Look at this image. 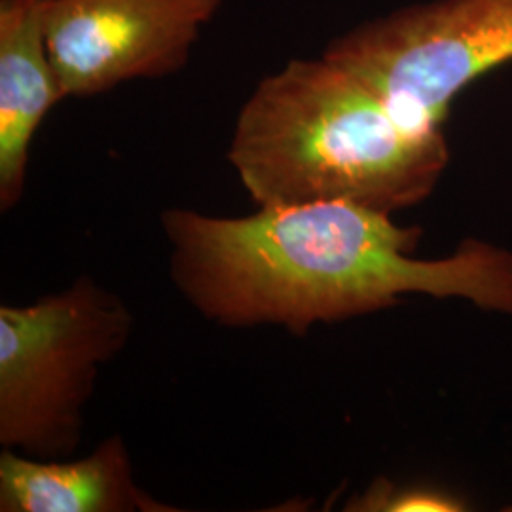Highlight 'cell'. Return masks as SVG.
I'll use <instances>...</instances> for the list:
<instances>
[{"label":"cell","instance_id":"obj_8","mask_svg":"<svg viewBox=\"0 0 512 512\" xmlns=\"http://www.w3.org/2000/svg\"><path fill=\"white\" fill-rule=\"evenodd\" d=\"M463 501L431 486H395L378 480L365 494L349 503L348 511L359 512H458Z\"/></svg>","mask_w":512,"mask_h":512},{"label":"cell","instance_id":"obj_2","mask_svg":"<svg viewBox=\"0 0 512 512\" xmlns=\"http://www.w3.org/2000/svg\"><path fill=\"white\" fill-rule=\"evenodd\" d=\"M228 160L258 207L346 202L391 215L423 202L450 152L327 57L291 59L239 109Z\"/></svg>","mask_w":512,"mask_h":512},{"label":"cell","instance_id":"obj_5","mask_svg":"<svg viewBox=\"0 0 512 512\" xmlns=\"http://www.w3.org/2000/svg\"><path fill=\"white\" fill-rule=\"evenodd\" d=\"M222 0H50L46 44L67 97L181 71Z\"/></svg>","mask_w":512,"mask_h":512},{"label":"cell","instance_id":"obj_6","mask_svg":"<svg viewBox=\"0 0 512 512\" xmlns=\"http://www.w3.org/2000/svg\"><path fill=\"white\" fill-rule=\"evenodd\" d=\"M50 0H0V207L21 200L29 148L65 99L46 44Z\"/></svg>","mask_w":512,"mask_h":512},{"label":"cell","instance_id":"obj_1","mask_svg":"<svg viewBox=\"0 0 512 512\" xmlns=\"http://www.w3.org/2000/svg\"><path fill=\"white\" fill-rule=\"evenodd\" d=\"M171 279L222 327L275 325L304 336L401 304L406 294L465 298L512 315V253L465 241L440 260H416L421 228L346 202L258 207L245 217L162 213Z\"/></svg>","mask_w":512,"mask_h":512},{"label":"cell","instance_id":"obj_7","mask_svg":"<svg viewBox=\"0 0 512 512\" xmlns=\"http://www.w3.org/2000/svg\"><path fill=\"white\" fill-rule=\"evenodd\" d=\"M2 512L175 511L148 497L133 478L128 448L120 437L101 442L76 461L0 454Z\"/></svg>","mask_w":512,"mask_h":512},{"label":"cell","instance_id":"obj_4","mask_svg":"<svg viewBox=\"0 0 512 512\" xmlns=\"http://www.w3.org/2000/svg\"><path fill=\"white\" fill-rule=\"evenodd\" d=\"M323 57L359 76L404 122L442 129L459 93L512 61V0L414 4L332 40Z\"/></svg>","mask_w":512,"mask_h":512},{"label":"cell","instance_id":"obj_3","mask_svg":"<svg viewBox=\"0 0 512 512\" xmlns=\"http://www.w3.org/2000/svg\"><path fill=\"white\" fill-rule=\"evenodd\" d=\"M133 315L92 277L29 306H0V444L71 456L99 368L126 348Z\"/></svg>","mask_w":512,"mask_h":512}]
</instances>
